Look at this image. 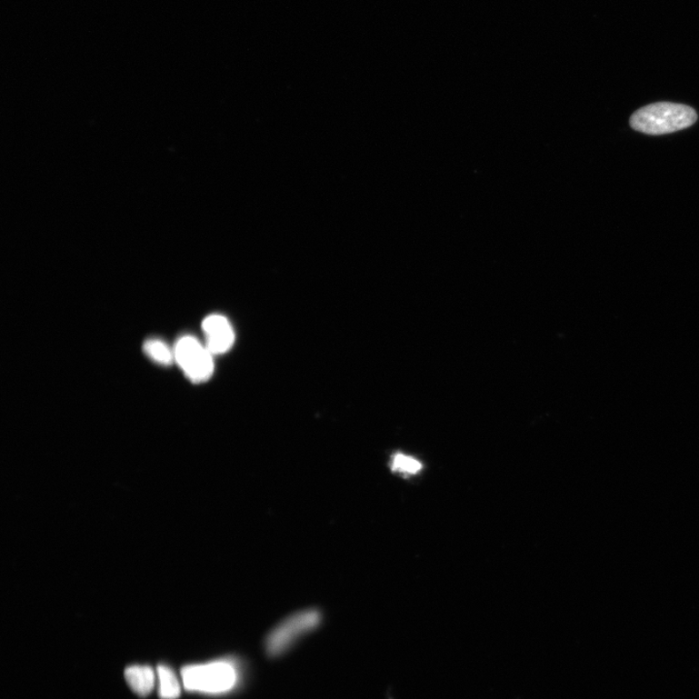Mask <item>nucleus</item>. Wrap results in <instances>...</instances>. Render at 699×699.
I'll return each instance as SVG.
<instances>
[{"mask_svg":"<svg viewBox=\"0 0 699 699\" xmlns=\"http://www.w3.org/2000/svg\"><path fill=\"white\" fill-rule=\"evenodd\" d=\"M203 331L206 338L205 346L213 356L225 354L234 345V332L224 316L210 315L205 318Z\"/></svg>","mask_w":699,"mask_h":699,"instance_id":"5","label":"nucleus"},{"mask_svg":"<svg viewBox=\"0 0 699 699\" xmlns=\"http://www.w3.org/2000/svg\"><path fill=\"white\" fill-rule=\"evenodd\" d=\"M148 357L161 365H171L175 361L174 350L158 339H149L143 345Z\"/></svg>","mask_w":699,"mask_h":699,"instance_id":"7","label":"nucleus"},{"mask_svg":"<svg viewBox=\"0 0 699 699\" xmlns=\"http://www.w3.org/2000/svg\"><path fill=\"white\" fill-rule=\"evenodd\" d=\"M158 694L163 699H175L180 695V684L171 668L165 665L157 667Z\"/></svg>","mask_w":699,"mask_h":699,"instance_id":"8","label":"nucleus"},{"mask_svg":"<svg viewBox=\"0 0 699 699\" xmlns=\"http://www.w3.org/2000/svg\"><path fill=\"white\" fill-rule=\"evenodd\" d=\"M126 680L133 690L142 696H146L153 691L155 686V672L151 667L134 665L127 668Z\"/></svg>","mask_w":699,"mask_h":699,"instance_id":"6","label":"nucleus"},{"mask_svg":"<svg viewBox=\"0 0 699 699\" xmlns=\"http://www.w3.org/2000/svg\"><path fill=\"white\" fill-rule=\"evenodd\" d=\"M391 468L398 474L412 476L422 472L423 464L411 456L396 453L392 457Z\"/></svg>","mask_w":699,"mask_h":699,"instance_id":"9","label":"nucleus"},{"mask_svg":"<svg viewBox=\"0 0 699 699\" xmlns=\"http://www.w3.org/2000/svg\"><path fill=\"white\" fill-rule=\"evenodd\" d=\"M696 119L697 114L690 106L657 103L637 110L629 123L639 133L662 135L690 127Z\"/></svg>","mask_w":699,"mask_h":699,"instance_id":"1","label":"nucleus"},{"mask_svg":"<svg viewBox=\"0 0 699 699\" xmlns=\"http://www.w3.org/2000/svg\"><path fill=\"white\" fill-rule=\"evenodd\" d=\"M319 623H321V614L313 609L287 618L268 635L267 653L273 657L283 654L299 637L313 631Z\"/></svg>","mask_w":699,"mask_h":699,"instance_id":"4","label":"nucleus"},{"mask_svg":"<svg viewBox=\"0 0 699 699\" xmlns=\"http://www.w3.org/2000/svg\"><path fill=\"white\" fill-rule=\"evenodd\" d=\"M175 361L194 383L209 380L214 373L213 355L193 336L179 339L174 348Z\"/></svg>","mask_w":699,"mask_h":699,"instance_id":"3","label":"nucleus"},{"mask_svg":"<svg viewBox=\"0 0 699 699\" xmlns=\"http://www.w3.org/2000/svg\"><path fill=\"white\" fill-rule=\"evenodd\" d=\"M181 675L187 690L211 695L231 691L237 680L235 668L226 662L188 665Z\"/></svg>","mask_w":699,"mask_h":699,"instance_id":"2","label":"nucleus"}]
</instances>
